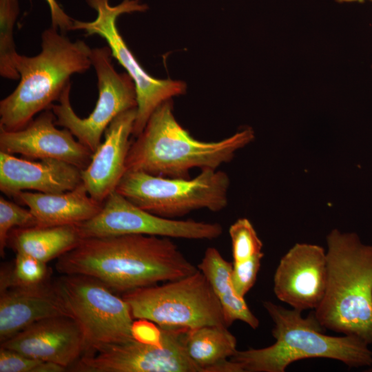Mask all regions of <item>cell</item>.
I'll use <instances>...</instances> for the list:
<instances>
[{
	"mask_svg": "<svg viewBox=\"0 0 372 372\" xmlns=\"http://www.w3.org/2000/svg\"><path fill=\"white\" fill-rule=\"evenodd\" d=\"M19 13L17 0H0V75L19 80L16 61L19 55L15 48L14 27Z\"/></svg>",
	"mask_w": 372,
	"mask_h": 372,
	"instance_id": "23",
	"label": "cell"
},
{
	"mask_svg": "<svg viewBox=\"0 0 372 372\" xmlns=\"http://www.w3.org/2000/svg\"><path fill=\"white\" fill-rule=\"evenodd\" d=\"M328 279L314 314L324 329L372 344V245L354 232L327 237Z\"/></svg>",
	"mask_w": 372,
	"mask_h": 372,
	"instance_id": "4",
	"label": "cell"
},
{
	"mask_svg": "<svg viewBox=\"0 0 372 372\" xmlns=\"http://www.w3.org/2000/svg\"><path fill=\"white\" fill-rule=\"evenodd\" d=\"M263 306L273 322L276 342L267 347L236 350L229 360L239 372H284L296 361L316 358L336 360L355 368L372 364L368 343L353 335L324 334L314 311L304 318L301 311L271 301L264 302Z\"/></svg>",
	"mask_w": 372,
	"mask_h": 372,
	"instance_id": "3",
	"label": "cell"
},
{
	"mask_svg": "<svg viewBox=\"0 0 372 372\" xmlns=\"http://www.w3.org/2000/svg\"><path fill=\"white\" fill-rule=\"evenodd\" d=\"M229 184L228 175L218 169H202L193 178L126 171L116 191L141 209L172 218L201 209L211 211L225 209Z\"/></svg>",
	"mask_w": 372,
	"mask_h": 372,
	"instance_id": "7",
	"label": "cell"
},
{
	"mask_svg": "<svg viewBox=\"0 0 372 372\" xmlns=\"http://www.w3.org/2000/svg\"><path fill=\"white\" fill-rule=\"evenodd\" d=\"M1 347L66 369L85 351L80 328L73 319L66 316L37 321L1 342Z\"/></svg>",
	"mask_w": 372,
	"mask_h": 372,
	"instance_id": "15",
	"label": "cell"
},
{
	"mask_svg": "<svg viewBox=\"0 0 372 372\" xmlns=\"http://www.w3.org/2000/svg\"><path fill=\"white\" fill-rule=\"evenodd\" d=\"M229 234L231 240L233 263L249 260L264 254L262 242L247 218H239L233 223Z\"/></svg>",
	"mask_w": 372,
	"mask_h": 372,
	"instance_id": "25",
	"label": "cell"
},
{
	"mask_svg": "<svg viewBox=\"0 0 372 372\" xmlns=\"http://www.w3.org/2000/svg\"><path fill=\"white\" fill-rule=\"evenodd\" d=\"M173 107L170 99L153 112L142 132L130 145L126 171L189 178L190 169H217L254 139V131L247 127L218 141H199L177 121Z\"/></svg>",
	"mask_w": 372,
	"mask_h": 372,
	"instance_id": "2",
	"label": "cell"
},
{
	"mask_svg": "<svg viewBox=\"0 0 372 372\" xmlns=\"http://www.w3.org/2000/svg\"><path fill=\"white\" fill-rule=\"evenodd\" d=\"M82 183L81 169L65 161L52 158L34 161L0 152V190L7 196L15 197L27 189L59 194Z\"/></svg>",
	"mask_w": 372,
	"mask_h": 372,
	"instance_id": "17",
	"label": "cell"
},
{
	"mask_svg": "<svg viewBox=\"0 0 372 372\" xmlns=\"http://www.w3.org/2000/svg\"><path fill=\"white\" fill-rule=\"evenodd\" d=\"M46 264L29 255L17 253L13 265L1 269L0 291L34 287L48 282L49 269Z\"/></svg>",
	"mask_w": 372,
	"mask_h": 372,
	"instance_id": "24",
	"label": "cell"
},
{
	"mask_svg": "<svg viewBox=\"0 0 372 372\" xmlns=\"http://www.w3.org/2000/svg\"><path fill=\"white\" fill-rule=\"evenodd\" d=\"M45 1L50 11L52 27L61 33L70 31L74 19L64 12L56 0H45Z\"/></svg>",
	"mask_w": 372,
	"mask_h": 372,
	"instance_id": "29",
	"label": "cell"
},
{
	"mask_svg": "<svg viewBox=\"0 0 372 372\" xmlns=\"http://www.w3.org/2000/svg\"><path fill=\"white\" fill-rule=\"evenodd\" d=\"M37 220L30 211L17 204L0 198V254H5L8 239L11 230L18 227L37 226Z\"/></svg>",
	"mask_w": 372,
	"mask_h": 372,
	"instance_id": "26",
	"label": "cell"
},
{
	"mask_svg": "<svg viewBox=\"0 0 372 372\" xmlns=\"http://www.w3.org/2000/svg\"><path fill=\"white\" fill-rule=\"evenodd\" d=\"M154 341L132 340L84 354L69 367L72 372H203L188 356L187 329L158 327Z\"/></svg>",
	"mask_w": 372,
	"mask_h": 372,
	"instance_id": "11",
	"label": "cell"
},
{
	"mask_svg": "<svg viewBox=\"0 0 372 372\" xmlns=\"http://www.w3.org/2000/svg\"><path fill=\"white\" fill-rule=\"evenodd\" d=\"M65 367L0 348V372H63Z\"/></svg>",
	"mask_w": 372,
	"mask_h": 372,
	"instance_id": "27",
	"label": "cell"
},
{
	"mask_svg": "<svg viewBox=\"0 0 372 372\" xmlns=\"http://www.w3.org/2000/svg\"><path fill=\"white\" fill-rule=\"evenodd\" d=\"M184 344L188 356L203 372H239L229 360L237 350V340L227 327L211 325L187 329Z\"/></svg>",
	"mask_w": 372,
	"mask_h": 372,
	"instance_id": "20",
	"label": "cell"
},
{
	"mask_svg": "<svg viewBox=\"0 0 372 372\" xmlns=\"http://www.w3.org/2000/svg\"><path fill=\"white\" fill-rule=\"evenodd\" d=\"M14 198L28 207L40 227L79 225L94 217L103 204L90 196L83 183L63 193L22 191Z\"/></svg>",
	"mask_w": 372,
	"mask_h": 372,
	"instance_id": "19",
	"label": "cell"
},
{
	"mask_svg": "<svg viewBox=\"0 0 372 372\" xmlns=\"http://www.w3.org/2000/svg\"><path fill=\"white\" fill-rule=\"evenodd\" d=\"M83 238L143 234L193 240H212L223 232L217 223L174 220L152 214L113 192L92 218L77 225Z\"/></svg>",
	"mask_w": 372,
	"mask_h": 372,
	"instance_id": "12",
	"label": "cell"
},
{
	"mask_svg": "<svg viewBox=\"0 0 372 372\" xmlns=\"http://www.w3.org/2000/svg\"><path fill=\"white\" fill-rule=\"evenodd\" d=\"M56 269L94 277L123 294L198 270L169 238L143 234L83 238L58 258Z\"/></svg>",
	"mask_w": 372,
	"mask_h": 372,
	"instance_id": "1",
	"label": "cell"
},
{
	"mask_svg": "<svg viewBox=\"0 0 372 372\" xmlns=\"http://www.w3.org/2000/svg\"><path fill=\"white\" fill-rule=\"evenodd\" d=\"M136 108L121 113L110 123L104 132V141L93 153L90 164L81 169L83 185L90 196L100 203L116 191L126 172Z\"/></svg>",
	"mask_w": 372,
	"mask_h": 372,
	"instance_id": "16",
	"label": "cell"
},
{
	"mask_svg": "<svg viewBox=\"0 0 372 372\" xmlns=\"http://www.w3.org/2000/svg\"><path fill=\"white\" fill-rule=\"evenodd\" d=\"M91 51L83 41H72L52 26L45 30L41 52L34 56L19 54L17 59L19 83L0 102V128L21 130L35 114L50 109L70 83V76L92 66Z\"/></svg>",
	"mask_w": 372,
	"mask_h": 372,
	"instance_id": "5",
	"label": "cell"
},
{
	"mask_svg": "<svg viewBox=\"0 0 372 372\" xmlns=\"http://www.w3.org/2000/svg\"><path fill=\"white\" fill-rule=\"evenodd\" d=\"M371 70H372V65H371Z\"/></svg>",
	"mask_w": 372,
	"mask_h": 372,
	"instance_id": "31",
	"label": "cell"
},
{
	"mask_svg": "<svg viewBox=\"0 0 372 372\" xmlns=\"http://www.w3.org/2000/svg\"><path fill=\"white\" fill-rule=\"evenodd\" d=\"M96 12L92 21L73 20L71 30H83L86 36L99 35L103 38L112 55L126 70L133 80L136 91V117L132 136H138L143 130L153 112L163 103L184 94L186 83L180 80L158 79L147 74L141 66L121 37L116 21L125 13L143 12L147 6L138 0H123L111 6L110 0H86Z\"/></svg>",
	"mask_w": 372,
	"mask_h": 372,
	"instance_id": "9",
	"label": "cell"
},
{
	"mask_svg": "<svg viewBox=\"0 0 372 372\" xmlns=\"http://www.w3.org/2000/svg\"><path fill=\"white\" fill-rule=\"evenodd\" d=\"M82 239L77 225L33 226L11 230L8 245L17 253L47 263L75 248Z\"/></svg>",
	"mask_w": 372,
	"mask_h": 372,
	"instance_id": "21",
	"label": "cell"
},
{
	"mask_svg": "<svg viewBox=\"0 0 372 372\" xmlns=\"http://www.w3.org/2000/svg\"><path fill=\"white\" fill-rule=\"evenodd\" d=\"M327 252L317 245L295 244L280 259L273 276L277 298L302 311L316 309L325 294Z\"/></svg>",
	"mask_w": 372,
	"mask_h": 372,
	"instance_id": "13",
	"label": "cell"
},
{
	"mask_svg": "<svg viewBox=\"0 0 372 372\" xmlns=\"http://www.w3.org/2000/svg\"><path fill=\"white\" fill-rule=\"evenodd\" d=\"M53 285L68 316L83 333L84 354L135 338L128 303L99 280L82 274H63Z\"/></svg>",
	"mask_w": 372,
	"mask_h": 372,
	"instance_id": "6",
	"label": "cell"
},
{
	"mask_svg": "<svg viewBox=\"0 0 372 372\" xmlns=\"http://www.w3.org/2000/svg\"><path fill=\"white\" fill-rule=\"evenodd\" d=\"M233 264L227 261L214 247L206 249L197 268L205 276L217 297L229 327L236 320L256 329L259 320L249 309L244 298L236 291L231 281Z\"/></svg>",
	"mask_w": 372,
	"mask_h": 372,
	"instance_id": "22",
	"label": "cell"
},
{
	"mask_svg": "<svg viewBox=\"0 0 372 372\" xmlns=\"http://www.w3.org/2000/svg\"><path fill=\"white\" fill-rule=\"evenodd\" d=\"M0 292L1 342L41 320L68 316L53 282L48 281L34 287H12Z\"/></svg>",
	"mask_w": 372,
	"mask_h": 372,
	"instance_id": "18",
	"label": "cell"
},
{
	"mask_svg": "<svg viewBox=\"0 0 372 372\" xmlns=\"http://www.w3.org/2000/svg\"><path fill=\"white\" fill-rule=\"evenodd\" d=\"M338 3H362L366 1H371L372 0H335Z\"/></svg>",
	"mask_w": 372,
	"mask_h": 372,
	"instance_id": "30",
	"label": "cell"
},
{
	"mask_svg": "<svg viewBox=\"0 0 372 372\" xmlns=\"http://www.w3.org/2000/svg\"><path fill=\"white\" fill-rule=\"evenodd\" d=\"M264 254L244 262L232 263L231 281L236 293L245 296L254 285Z\"/></svg>",
	"mask_w": 372,
	"mask_h": 372,
	"instance_id": "28",
	"label": "cell"
},
{
	"mask_svg": "<svg viewBox=\"0 0 372 372\" xmlns=\"http://www.w3.org/2000/svg\"><path fill=\"white\" fill-rule=\"evenodd\" d=\"M55 121L54 114L48 109L21 130L0 128V152L19 154L32 160L57 159L84 169L93 152L74 139L68 129H57Z\"/></svg>",
	"mask_w": 372,
	"mask_h": 372,
	"instance_id": "14",
	"label": "cell"
},
{
	"mask_svg": "<svg viewBox=\"0 0 372 372\" xmlns=\"http://www.w3.org/2000/svg\"><path fill=\"white\" fill-rule=\"evenodd\" d=\"M108 46L92 48L91 62L97 76L99 98L94 109L86 118L79 117L72 107L69 83L50 109L56 125L70 130L93 153L101 143V136L110 123L121 113L137 107L134 83L127 73H118L112 63Z\"/></svg>",
	"mask_w": 372,
	"mask_h": 372,
	"instance_id": "10",
	"label": "cell"
},
{
	"mask_svg": "<svg viewBox=\"0 0 372 372\" xmlns=\"http://www.w3.org/2000/svg\"><path fill=\"white\" fill-rule=\"evenodd\" d=\"M122 297L128 303L134 319L149 321L160 327H227L217 297L198 269L161 285L126 292Z\"/></svg>",
	"mask_w": 372,
	"mask_h": 372,
	"instance_id": "8",
	"label": "cell"
}]
</instances>
